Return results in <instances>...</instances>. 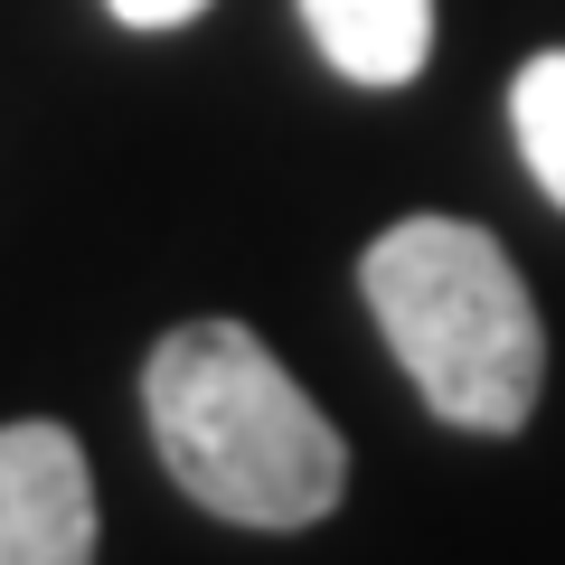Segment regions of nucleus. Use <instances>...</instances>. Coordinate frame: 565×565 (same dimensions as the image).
I'll list each match as a JSON object with an SVG mask.
<instances>
[{
  "mask_svg": "<svg viewBox=\"0 0 565 565\" xmlns=\"http://www.w3.org/2000/svg\"><path fill=\"white\" fill-rule=\"evenodd\" d=\"M141 415L170 481L236 527H311L340 509L349 452L245 321H180L141 367Z\"/></svg>",
  "mask_w": 565,
  "mask_h": 565,
  "instance_id": "f257e3e1",
  "label": "nucleus"
},
{
  "mask_svg": "<svg viewBox=\"0 0 565 565\" xmlns=\"http://www.w3.org/2000/svg\"><path fill=\"white\" fill-rule=\"evenodd\" d=\"M359 292L377 311L415 396L462 434H519L546 386V330L519 264L471 217H405L359 255Z\"/></svg>",
  "mask_w": 565,
  "mask_h": 565,
  "instance_id": "f03ea898",
  "label": "nucleus"
},
{
  "mask_svg": "<svg viewBox=\"0 0 565 565\" xmlns=\"http://www.w3.org/2000/svg\"><path fill=\"white\" fill-rule=\"evenodd\" d=\"M0 565H95V471L66 424H0Z\"/></svg>",
  "mask_w": 565,
  "mask_h": 565,
  "instance_id": "7ed1b4c3",
  "label": "nucleus"
},
{
  "mask_svg": "<svg viewBox=\"0 0 565 565\" xmlns=\"http://www.w3.org/2000/svg\"><path fill=\"white\" fill-rule=\"evenodd\" d=\"M302 29L349 85H405L434 57V0H302Z\"/></svg>",
  "mask_w": 565,
  "mask_h": 565,
  "instance_id": "20e7f679",
  "label": "nucleus"
},
{
  "mask_svg": "<svg viewBox=\"0 0 565 565\" xmlns=\"http://www.w3.org/2000/svg\"><path fill=\"white\" fill-rule=\"evenodd\" d=\"M509 122H519V151H527V170H537V189L565 207V47H546V57L519 66Z\"/></svg>",
  "mask_w": 565,
  "mask_h": 565,
  "instance_id": "39448f33",
  "label": "nucleus"
},
{
  "mask_svg": "<svg viewBox=\"0 0 565 565\" xmlns=\"http://www.w3.org/2000/svg\"><path fill=\"white\" fill-rule=\"evenodd\" d=\"M104 10H114L122 29H189L207 0H104Z\"/></svg>",
  "mask_w": 565,
  "mask_h": 565,
  "instance_id": "423d86ee",
  "label": "nucleus"
}]
</instances>
